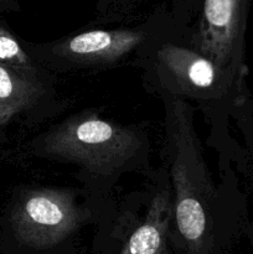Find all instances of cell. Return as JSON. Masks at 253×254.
<instances>
[{
    "instance_id": "obj_1",
    "label": "cell",
    "mask_w": 253,
    "mask_h": 254,
    "mask_svg": "<svg viewBox=\"0 0 253 254\" xmlns=\"http://www.w3.org/2000/svg\"><path fill=\"white\" fill-rule=\"evenodd\" d=\"M34 156L77 169L76 179L89 196L111 203L119 181L151 173V141L145 128L104 118L83 109L44 129L32 139Z\"/></svg>"
},
{
    "instance_id": "obj_2",
    "label": "cell",
    "mask_w": 253,
    "mask_h": 254,
    "mask_svg": "<svg viewBox=\"0 0 253 254\" xmlns=\"http://www.w3.org/2000/svg\"><path fill=\"white\" fill-rule=\"evenodd\" d=\"M163 102L161 158L171 184L170 243L184 254H213L220 215L230 201L225 183L213 179L195 127L196 109L188 102Z\"/></svg>"
},
{
    "instance_id": "obj_3",
    "label": "cell",
    "mask_w": 253,
    "mask_h": 254,
    "mask_svg": "<svg viewBox=\"0 0 253 254\" xmlns=\"http://www.w3.org/2000/svg\"><path fill=\"white\" fill-rule=\"evenodd\" d=\"M134 64L145 91L190 103L207 122L208 145L218 151L227 146L228 122L247 102L246 82L186 44L176 20L141 50Z\"/></svg>"
},
{
    "instance_id": "obj_4",
    "label": "cell",
    "mask_w": 253,
    "mask_h": 254,
    "mask_svg": "<svg viewBox=\"0 0 253 254\" xmlns=\"http://www.w3.org/2000/svg\"><path fill=\"white\" fill-rule=\"evenodd\" d=\"M173 15H155L143 24L123 27H94L52 41L22 42L36 61L52 74L96 72L134 64L141 50L174 25Z\"/></svg>"
},
{
    "instance_id": "obj_5",
    "label": "cell",
    "mask_w": 253,
    "mask_h": 254,
    "mask_svg": "<svg viewBox=\"0 0 253 254\" xmlns=\"http://www.w3.org/2000/svg\"><path fill=\"white\" fill-rule=\"evenodd\" d=\"M109 206L82 188L26 186L12 200L9 223L21 246L49 250L76 235Z\"/></svg>"
},
{
    "instance_id": "obj_6",
    "label": "cell",
    "mask_w": 253,
    "mask_h": 254,
    "mask_svg": "<svg viewBox=\"0 0 253 254\" xmlns=\"http://www.w3.org/2000/svg\"><path fill=\"white\" fill-rule=\"evenodd\" d=\"M173 217L171 184L163 165L148 175L144 190L123 200L113 233L122 240L119 254H169Z\"/></svg>"
},
{
    "instance_id": "obj_7",
    "label": "cell",
    "mask_w": 253,
    "mask_h": 254,
    "mask_svg": "<svg viewBox=\"0 0 253 254\" xmlns=\"http://www.w3.org/2000/svg\"><path fill=\"white\" fill-rule=\"evenodd\" d=\"M248 0H202L195 20L181 26L186 44L246 82Z\"/></svg>"
},
{
    "instance_id": "obj_8",
    "label": "cell",
    "mask_w": 253,
    "mask_h": 254,
    "mask_svg": "<svg viewBox=\"0 0 253 254\" xmlns=\"http://www.w3.org/2000/svg\"><path fill=\"white\" fill-rule=\"evenodd\" d=\"M57 84L31 78L0 62V135L22 114L37 113L42 118L59 114L66 106L57 93Z\"/></svg>"
},
{
    "instance_id": "obj_9",
    "label": "cell",
    "mask_w": 253,
    "mask_h": 254,
    "mask_svg": "<svg viewBox=\"0 0 253 254\" xmlns=\"http://www.w3.org/2000/svg\"><path fill=\"white\" fill-rule=\"evenodd\" d=\"M0 62L37 81L57 84V77L30 55L19 37L15 36L1 25H0Z\"/></svg>"
},
{
    "instance_id": "obj_10",
    "label": "cell",
    "mask_w": 253,
    "mask_h": 254,
    "mask_svg": "<svg viewBox=\"0 0 253 254\" xmlns=\"http://www.w3.org/2000/svg\"><path fill=\"white\" fill-rule=\"evenodd\" d=\"M251 241H252V246H253V232L251 233Z\"/></svg>"
}]
</instances>
